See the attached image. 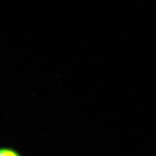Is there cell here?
Wrapping results in <instances>:
<instances>
[{
    "label": "cell",
    "instance_id": "6da1fadb",
    "mask_svg": "<svg viewBox=\"0 0 156 156\" xmlns=\"http://www.w3.org/2000/svg\"><path fill=\"white\" fill-rule=\"evenodd\" d=\"M0 156H22L17 151L11 147L0 148Z\"/></svg>",
    "mask_w": 156,
    "mask_h": 156
}]
</instances>
